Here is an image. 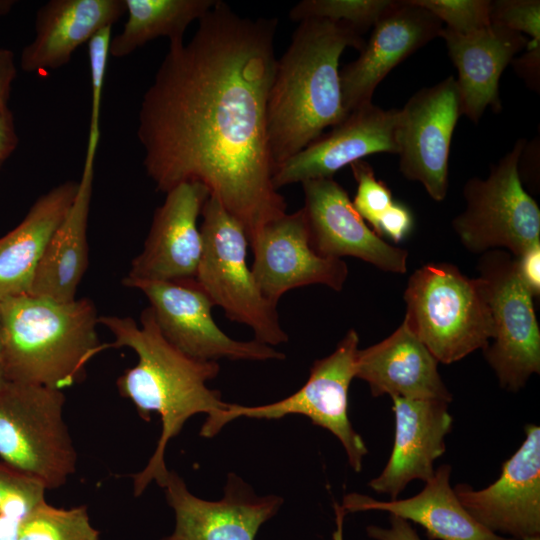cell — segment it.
<instances>
[{
	"mask_svg": "<svg viewBox=\"0 0 540 540\" xmlns=\"http://www.w3.org/2000/svg\"><path fill=\"white\" fill-rule=\"evenodd\" d=\"M399 109L385 110L368 103L349 113L332 130L321 135L273 172L279 188L307 180L333 178L343 167L376 153H398Z\"/></svg>",
	"mask_w": 540,
	"mask_h": 540,
	"instance_id": "cell-19",
	"label": "cell"
},
{
	"mask_svg": "<svg viewBox=\"0 0 540 540\" xmlns=\"http://www.w3.org/2000/svg\"><path fill=\"white\" fill-rule=\"evenodd\" d=\"M126 13L124 0H50L36 12L35 35L20 56L24 72L59 69L78 47Z\"/></svg>",
	"mask_w": 540,
	"mask_h": 540,
	"instance_id": "cell-24",
	"label": "cell"
},
{
	"mask_svg": "<svg viewBox=\"0 0 540 540\" xmlns=\"http://www.w3.org/2000/svg\"><path fill=\"white\" fill-rule=\"evenodd\" d=\"M249 245L255 281L274 304L295 288L324 285L341 291L347 280L348 266L342 259L320 256L312 248L303 208L267 223Z\"/></svg>",
	"mask_w": 540,
	"mask_h": 540,
	"instance_id": "cell-13",
	"label": "cell"
},
{
	"mask_svg": "<svg viewBox=\"0 0 540 540\" xmlns=\"http://www.w3.org/2000/svg\"><path fill=\"white\" fill-rule=\"evenodd\" d=\"M391 398L394 444L386 466L369 486L395 500L411 481L427 482L433 477L434 462L446 450L445 437L451 431L453 418L444 401Z\"/></svg>",
	"mask_w": 540,
	"mask_h": 540,
	"instance_id": "cell-20",
	"label": "cell"
},
{
	"mask_svg": "<svg viewBox=\"0 0 540 540\" xmlns=\"http://www.w3.org/2000/svg\"><path fill=\"white\" fill-rule=\"evenodd\" d=\"M413 226L412 213L407 206L394 202L380 218L375 232L392 239L395 243L401 242L411 231Z\"/></svg>",
	"mask_w": 540,
	"mask_h": 540,
	"instance_id": "cell-35",
	"label": "cell"
},
{
	"mask_svg": "<svg viewBox=\"0 0 540 540\" xmlns=\"http://www.w3.org/2000/svg\"><path fill=\"white\" fill-rule=\"evenodd\" d=\"M20 520L0 516V540H18Z\"/></svg>",
	"mask_w": 540,
	"mask_h": 540,
	"instance_id": "cell-41",
	"label": "cell"
},
{
	"mask_svg": "<svg viewBox=\"0 0 540 540\" xmlns=\"http://www.w3.org/2000/svg\"><path fill=\"white\" fill-rule=\"evenodd\" d=\"M41 482L0 461V516L21 520L45 500Z\"/></svg>",
	"mask_w": 540,
	"mask_h": 540,
	"instance_id": "cell-30",
	"label": "cell"
},
{
	"mask_svg": "<svg viewBox=\"0 0 540 540\" xmlns=\"http://www.w3.org/2000/svg\"><path fill=\"white\" fill-rule=\"evenodd\" d=\"M460 116V95L454 76L422 88L399 109V170L406 179L421 183L438 202L448 192L450 147Z\"/></svg>",
	"mask_w": 540,
	"mask_h": 540,
	"instance_id": "cell-12",
	"label": "cell"
},
{
	"mask_svg": "<svg viewBox=\"0 0 540 540\" xmlns=\"http://www.w3.org/2000/svg\"><path fill=\"white\" fill-rule=\"evenodd\" d=\"M98 321L114 338L111 348L127 347L138 357L136 365L118 377L119 394L134 404L145 421L151 419L152 413L161 419V434L153 455L140 472L132 475L133 494L137 497L153 481L163 487L169 474L164 459L166 447L186 421L198 413L214 416L229 403L222 400L218 390L207 386L218 375L219 363L194 359L169 343L150 307L141 312L140 324L132 317L117 315H101Z\"/></svg>",
	"mask_w": 540,
	"mask_h": 540,
	"instance_id": "cell-2",
	"label": "cell"
},
{
	"mask_svg": "<svg viewBox=\"0 0 540 540\" xmlns=\"http://www.w3.org/2000/svg\"><path fill=\"white\" fill-rule=\"evenodd\" d=\"M477 271L485 286L493 321L492 343L484 356L502 388L516 392L540 373V329L533 295L517 259L503 249L481 254Z\"/></svg>",
	"mask_w": 540,
	"mask_h": 540,
	"instance_id": "cell-10",
	"label": "cell"
},
{
	"mask_svg": "<svg viewBox=\"0 0 540 540\" xmlns=\"http://www.w3.org/2000/svg\"><path fill=\"white\" fill-rule=\"evenodd\" d=\"M438 363L402 322L384 340L358 350L355 377L369 385L374 397L387 394L449 403L452 394L439 374Z\"/></svg>",
	"mask_w": 540,
	"mask_h": 540,
	"instance_id": "cell-23",
	"label": "cell"
},
{
	"mask_svg": "<svg viewBox=\"0 0 540 540\" xmlns=\"http://www.w3.org/2000/svg\"><path fill=\"white\" fill-rule=\"evenodd\" d=\"M350 166L357 183L352 203L375 231L382 215L394 203L392 192L384 181L376 178L373 168L366 161L359 160Z\"/></svg>",
	"mask_w": 540,
	"mask_h": 540,
	"instance_id": "cell-32",
	"label": "cell"
},
{
	"mask_svg": "<svg viewBox=\"0 0 540 540\" xmlns=\"http://www.w3.org/2000/svg\"><path fill=\"white\" fill-rule=\"evenodd\" d=\"M525 435L494 483L481 490L467 484L453 488L476 521L516 540L540 535V427L527 424Z\"/></svg>",
	"mask_w": 540,
	"mask_h": 540,
	"instance_id": "cell-14",
	"label": "cell"
},
{
	"mask_svg": "<svg viewBox=\"0 0 540 540\" xmlns=\"http://www.w3.org/2000/svg\"><path fill=\"white\" fill-rule=\"evenodd\" d=\"M100 131H89L86 154L74 201L54 231L33 277L29 295L57 302L76 299L89 263L88 218Z\"/></svg>",
	"mask_w": 540,
	"mask_h": 540,
	"instance_id": "cell-22",
	"label": "cell"
},
{
	"mask_svg": "<svg viewBox=\"0 0 540 540\" xmlns=\"http://www.w3.org/2000/svg\"><path fill=\"white\" fill-rule=\"evenodd\" d=\"M366 532L374 540H421L409 521L394 515H390L389 527L370 525Z\"/></svg>",
	"mask_w": 540,
	"mask_h": 540,
	"instance_id": "cell-37",
	"label": "cell"
},
{
	"mask_svg": "<svg viewBox=\"0 0 540 540\" xmlns=\"http://www.w3.org/2000/svg\"><path fill=\"white\" fill-rule=\"evenodd\" d=\"M125 287L141 291L158 328L178 350L197 360L267 361L285 355L257 340L239 341L225 334L212 317L214 306L196 279L148 281L123 278Z\"/></svg>",
	"mask_w": 540,
	"mask_h": 540,
	"instance_id": "cell-11",
	"label": "cell"
},
{
	"mask_svg": "<svg viewBox=\"0 0 540 540\" xmlns=\"http://www.w3.org/2000/svg\"><path fill=\"white\" fill-rule=\"evenodd\" d=\"M450 465H442L418 494L407 499L380 501L350 493L341 507L347 513L385 511L419 524L432 540H516L493 533L476 521L450 485Z\"/></svg>",
	"mask_w": 540,
	"mask_h": 540,
	"instance_id": "cell-25",
	"label": "cell"
},
{
	"mask_svg": "<svg viewBox=\"0 0 540 540\" xmlns=\"http://www.w3.org/2000/svg\"><path fill=\"white\" fill-rule=\"evenodd\" d=\"M526 143L518 139L491 165L486 178L466 181V208L453 219L452 227L468 251L481 255L503 249L518 258L540 244V208L524 189L519 171Z\"/></svg>",
	"mask_w": 540,
	"mask_h": 540,
	"instance_id": "cell-8",
	"label": "cell"
},
{
	"mask_svg": "<svg viewBox=\"0 0 540 540\" xmlns=\"http://www.w3.org/2000/svg\"><path fill=\"white\" fill-rule=\"evenodd\" d=\"M0 305L6 381L63 390L81 382L88 363L111 348L99 339V315L89 298L57 302L25 294Z\"/></svg>",
	"mask_w": 540,
	"mask_h": 540,
	"instance_id": "cell-4",
	"label": "cell"
},
{
	"mask_svg": "<svg viewBox=\"0 0 540 540\" xmlns=\"http://www.w3.org/2000/svg\"><path fill=\"white\" fill-rule=\"evenodd\" d=\"M517 75L533 91H540V46L527 47L519 57L510 63Z\"/></svg>",
	"mask_w": 540,
	"mask_h": 540,
	"instance_id": "cell-36",
	"label": "cell"
},
{
	"mask_svg": "<svg viewBox=\"0 0 540 540\" xmlns=\"http://www.w3.org/2000/svg\"><path fill=\"white\" fill-rule=\"evenodd\" d=\"M12 1H0V14L8 12L12 6Z\"/></svg>",
	"mask_w": 540,
	"mask_h": 540,
	"instance_id": "cell-44",
	"label": "cell"
},
{
	"mask_svg": "<svg viewBox=\"0 0 540 540\" xmlns=\"http://www.w3.org/2000/svg\"><path fill=\"white\" fill-rule=\"evenodd\" d=\"M516 259L522 280L533 297H538L540 295V244L533 246Z\"/></svg>",
	"mask_w": 540,
	"mask_h": 540,
	"instance_id": "cell-38",
	"label": "cell"
},
{
	"mask_svg": "<svg viewBox=\"0 0 540 540\" xmlns=\"http://www.w3.org/2000/svg\"><path fill=\"white\" fill-rule=\"evenodd\" d=\"M403 323L438 362L451 364L489 345L493 321L484 282L447 262L416 269L404 291Z\"/></svg>",
	"mask_w": 540,
	"mask_h": 540,
	"instance_id": "cell-5",
	"label": "cell"
},
{
	"mask_svg": "<svg viewBox=\"0 0 540 540\" xmlns=\"http://www.w3.org/2000/svg\"><path fill=\"white\" fill-rule=\"evenodd\" d=\"M175 513V528L161 540H254L263 523L279 510L277 495L258 496L235 473H229L223 498L203 500L193 495L173 471L162 487Z\"/></svg>",
	"mask_w": 540,
	"mask_h": 540,
	"instance_id": "cell-16",
	"label": "cell"
},
{
	"mask_svg": "<svg viewBox=\"0 0 540 540\" xmlns=\"http://www.w3.org/2000/svg\"><path fill=\"white\" fill-rule=\"evenodd\" d=\"M112 27L96 33L87 43L91 84V113L89 129L100 130V113L104 79L110 55Z\"/></svg>",
	"mask_w": 540,
	"mask_h": 540,
	"instance_id": "cell-34",
	"label": "cell"
},
{
	"mask_svg": "<svg viewBox=\"0 0 540 540\" xmlns=\"http://www.w3.org/2000/svg\"><path fill=\"white\" fill-rule=\"evenodd\" d=\"M19 138L10 109L0 111V167L17 148Z\"/></svg>",
	"mask_w": 540,
	"mask_h": 540,
	"instance_id": "cell-40",
	"label": "cell"
},
{
	"mask_svg": "<svg viewBox=\"0 0 540 540\" xmlns=\"http://www.w3.org/2000/svg\"><path fill=\"white\" fill-rule=\"evenodd\" d=\"M522 540H540V535L528 537V538H525V539H522Z\"/></svg>",
	"mask_w": 540,
	"mask_h": 540,
	"instance_id": "cell-45",
	"label": "cell"
},
{
	"mask_svg": "<svg viewBox=\"0 0 540 540\" xmlns=\"http://www.w3.org/2000/svg\"><path fill=\"white\" fill-rule=\"evenodd\" d=\"M393 0H303L290 10L292 21L326 19L352 26L360 35L375 25Z\"/></svg>",
	"mask_w": 540,
	"mask_h": 540,
	"instance_id": "cell-29",
	"label": "cell"
},
{
	"mask_svg": "<svg viewBox=\"0 0 540 540\" xmlns=\"http://www.w3.org/2000/svg\"><path fill=\"white\" fill-rule=\"evenodd\" d=\"M333 507L335 511L336 529L333 532L332 538L333 540H343V524L346 512L343 510L341 505L336 502L334 503Z\"/></svg>",
	"mask_w": 540,
	"mask_h": 540,
	"instance_id": "cell-42",
	"label": "cell"
},
{
	"mask_svg": "<svg viewBox=\"0 0 540 540\" xmlns=\"http://www.w3.org/2000/svg\"><path fill=\"white\" fill-rule=\"evenodd\" d=\"M18 540H100V533L86 505L64 509L44 500L20 520Z\"/></svg>",
	"mask_w": 540,
	"mask_h": 540,
	"instance_id": "cell-28",
	"label": "cell"
},
{
	"mask_svg": "<svg viewBox=\"0 0 540 540\" xmlns=\"http://www.w3.org/2000/svg\"><path fill=\"white\" fill-rule=\"evenodd\" d=\"M365 42L352 26L326 19L299 22L277 60L266 108L274 169L348 115L342 103L339 61L348 47Z\"/></svg>",
	"mask_w": 540,
	"mask_h": 540,
	"instance_id": "cell-3",
	"label": "cell"
},
{
	"mask_svg": "<svg viewBox=\"0 0 540 540\" xmlns=\"http://www.w3.org/2000/svg\"><path fill=\"white\" fill-rule=\"evenodd\" d=\"M6 382L3 366H2V356H1V305H0V386Z\"/></svg>",
	"mask_w": 540,
	"mask_h": 540,
	"instance_id": "cell-43",
	"label": "cell"
},
{
	"mask_svg": "<svg viewBox=\"0 0 540 540\" xmlns=\"http://www.w3.org/2000/svg\"><path fill=\"white\" fill-rule=\"evenodd\" d=\"M63 390L6 381L0 386V458L47 489L75 473L77 452L63 417Z\"/></svg>",
	"mask_w": 540,
	"mask_h": 540,
	"instance_id": "cell-7",
	"label": "cell"
},
{
	"mask_svg": "<svg viewBox=\"0 0 540 540\" xmlns=\"http://www.w3.org/2000/svg\"><path fill=\"white\" fill-rule=\"evenodd\" d=\"M359 335L350 329L328 356L314 361L306 383L292 395L261 406L229 404L220 413L207 417L200 435L211 438L227 423L239 417L280 419L302 415L314 425L330 431L342 444L350 466L360 472L368 449L348 417V391L355 378Z\"/></svg>",
	"mask_w": 540,
	"mask_h": 540,
	"instance_id": "cell-9",
	"label": "cell"
},
{
	"mask_svg": "<svg viewBox=\"0 0 540 540\" xmlns=\"http://www.w3.org/2000/svg\"><path fill=\"white\" fill-rule=\"evenodd\" d=\"M17 75L14 53L0 48V111L7 110L12 84Z\"/></svg>",
	"mask_w": 540,
	"mask_h": 540,
	"instance_id": "cell-39",
	"label": "cell"
},
{
	"mask_svg": "<svg viewBox=\"0 0 540 540\" xmlns=\"http://www.w3.org/2000/svg\"><path fill=\"white\" fill-rule=\"evenodd\" d=\"M372 28L358 58L340 70L347 114L371 103L379 83L403 60L439 37L443 23L412 0H393Z\"/></svg>",
	"mask_w": 540,
	"mask_h": 540,
	"instance_id": "cell-17",
	"label": "cell"
},
{
	"mask_svg": "<svg viewBox=\"0 0 540 540\" xmlns=\"http://www.w3.org/2000/svg\"><path fill=\"white\" fill-rule=\"evenodd\" d=\"M302 184L309 239L317 254L326 258L355 257L390 273L407 271V250L386 242L369 228L346 190L333 178Z\"/></svg>",
	"mask_w": 540,
	"mask_h": 540,
	"instance_id": "cell-15",
	"label": "cell"
},
{
	"mask_svg": "<svg viewBox=\"0 0 540 540\" xmlns=\"http://www.w3.org/2000/svg\"><path fill=\"white\" fill-rule=\"evenodd\" d=\"M277 25L217 0L188 43H169L138 114L143 166L156 189L202 184L249 241L287 213L272 181L266 121Z\"/></svg>",
	"mask_w": 540,
	"mask_h": 540,
	"instance_id": "cell-1",
	"label": "cell"
},
{
	"mask_svg": "<svg viewBox=\"0 0 540 540\" xmlns=\"http://www.w3.org/2000/svg\"><path fill=\"white\" fill-rule=\"evenodd\" d=\"M155 210L142 251L131 261V280L186 281L196 278L202 255L198 218L209 192L197 182H185L166 192Z\"/></svg>",
	"mask_w": 540,
	"mask_h": 540,
	"instance_id": "cell-18",
	"label": "cell"
},
{
	"mask_svg": "<svg viewBox=\"0 0 540 540\" xmlns=\"http://www.w3.org/2000/svg\"><path fill=\"white\" fill-rule=\"evenodd\" d=\"M491 23L530 36L529 43L540 45V1H491Z\"/></svg>",
	"mask_w": 540,
	"mask_h": 540,
	"instance_id": "cell-33",
	"label": "cell"
},
{
	"mask_svg": "<svg viewBox=\"0 0 540 540\" xmlns=\"http://www.w3.org/2000/svg\"><path fill=\"white\" fill-rule=\"evenodd\" d=\"M412 1L446 23V28L459 34H470L491 24L490 0Z\"/></svg>",
	"mask_w": 540,
	"mask_h": 540,
	"instance_id": "cell-31",
	"label": "cell"
},
{
	"mask_svg": "<svg viewBox=\"0 0 540 540\" xmlns=\"http://www.w3.org/2000/svg\"><path fill=\"white\" fill-rule=\"evenodd\" d=\"M217 0H124L127 20L112 37L110 55L123 58L159 37L184 41L187 27L200 20Z\"/></svg>",
	"mask_w": 540,
	"mask_h": 540,
	"instance_id": "cell-27",
	"label": "cell"
},
{
	"mask_svg": "<svg viewBox=\"0 0 540 540\" xmlns=\"http://www.w3.org/2000/svg\"><path fill=\"white\" fill-rule=\"evenodd\" d=\"M201 215L199 286L229 320L250 327L255 340L272 347L288 342L277 304L262 294L247 265L249 240L242 225L211 196Z\"/></svg>",
	"mask_w": 540,
	"mask_h": 540,
	"instance_id": "cell-6",
	"label": "cell"
},
{
	"mask_svg": "<svg viewBox=\"0 0 540 540\" xmlns=\"http://www.w3.org/2000/svg\"><path fill=\"white\" fill-rule=\"evenodd\" d=\"M77 189L74 180L51 188L35 200L16 227L0 237V301L29 294L39 262Z\"/></svg>",
	"mask_w": 540,
	"mask_h": 540,
	"instance_id": "cell-26",
	"label": "cell"
},
{
	"mask_svg": "<svg viewBox=\"0 0 540 540\" xmlns=\"http://www.w3.org/2000/svg\"><path fill=\"white\" fill-rule=\"evenodd\" d=\"M457 69L461 115L478 123L485 110H502L499 80L529 39L521 33L491 23L484 29L459 34L443 27L440 36Z\"/></svg>",
	"mask_w": 540,
	"mask_h": 540,
	"instance_id": "cell-21",
	"label": "cell"
}]
</instances>
